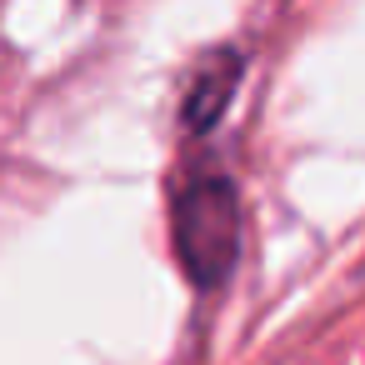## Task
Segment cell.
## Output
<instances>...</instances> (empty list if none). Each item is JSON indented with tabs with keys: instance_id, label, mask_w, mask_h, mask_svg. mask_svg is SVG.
Returning a JSON list of instances; mask_svg holds the SVG:
<instances>
[{
	"instance_id": "obj_1",
	"label": "cell",
	"mask_w": 365,
	"mask_h": 365,
	"mask_svg": "<svg viewBox=\"0 0 365 365\" xmlns=\"http://www.w3.org/2000/svg\"><path fill=\"white\" fill-rule=\"evenodd\" d=\"M175 255L185 275L210 290L230 275L240 255V195L225 175H200L175 195Z\"/></svg>"
},
{
	"instance_id": "obj_2",
	"label": "cell",
	"mask_w": 365,
	"mask_h": 365,
	"mask_svg": "<svg viewBox=\"0 0 365 365\" xmlns=\"http://www.w3.org/2000/svg\"><path fill=\"white\" fill-rule=\"evenodd\" d=\"M235 81H240V56H235V51H215V56L200 66L190 96H185V130H195V135L210 130V125L220 120L225 101L235 96Z\"/></svg>"
}]
</instances>
